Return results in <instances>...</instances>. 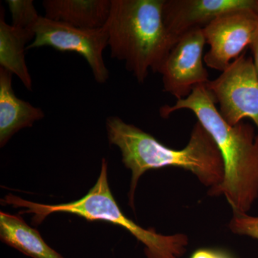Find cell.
I'll list each match as a JSON object with an SVG mask.
<instances>
[{"label": "cell", "mask_w": 258, "mask_h": 258, "mask_svg": "<svg viewBox=\"0 0 258 258\" xmlns=\"http://www.w3.org/2000/svg\"><path fill=\"white\" fill-rule=\"evenodd\" d=\"M189 110L215 141L223 159L221 184L208 190L210 196L224 195L233 213L247 214L258 199V134L249 123L230 125L220 115L206 85L194 88L187 98L174 106H164V118L178 110Z\"/></svg>", "instance_id": "1"}, {"label": "cell", "mask_w": 258, "mask_h": 258, "mask_svg": "<svg viewBox=\"0 0 258 258\" xmlns=\"http://www.w3.org/2000/svg\"><path fill=\"white\" fill-rule=\"evenodd\" d=\"M106 131L111 145L119 148L122 161L132 170L129 205L134 210V196L139 178L146 171L167 166L181 168L196 176L205 186H218L225 176L223 159L210 134L198 121L191 131L189 143L181 150L160 143L151 134L120 117L107 118Z\"/></svg>", "instance_id": "2"}, {"label": "cell", "mask_w": 258, "mask_h": 258, "mask_svg": "<svg viewBox=\"0 0 258 258\" xmlns=\"http://www.w3.org/2000/svg\"><path fill=\"white\" fill-rule=\"evenodd\" d=\"M164 0H111L105 28L111 56L125 62L139 83L159 69L176 42L168 33Z\"/></svg>", "instance_id": "3"}, {"label": "cell", "mask_w": 258, "mask_h": 258, "mask_svg": "<svg viewBox=\"0 0 258 258\" xmlns=\"http://www.w3.org/2000/svg\"><path fill=\"white\" fill-rule=\"evenodd\" d=\"M108 164L105 159L102 160L101 174L96 184L86 196L77 201L60 205H41L26 201L13 195L6 196L3 203L15 208H25L23 213L33 214L32 222L41 223L45 217L52 213L64 212L83 217L88 221L110 222L118 225L132 234L145 246L147 258H181L189 244L187 235L177 233L163 235L157 233L154 228L144 229L122 212L112 195L107 176Z\"/></svg>", "instance_id": "4"}, {"label": "cell", "mask_w": 258, "mask_h": 258, "mask_svg": "<svg viewBox=\"0 0 258 258\" xmlns=\"http://www.w3.org/2000/svg\"><path fill=\"white\" fill-rule=\"evenodd\" d=\"M206 86L228 124L235 125L249 118L258 130V76L252 57L242 53Z\"/></svg>", "instance_id": "5"}, {"label": "cell", "mask_w": 258, "mask_h": 258, "mask_svg": "<svg viewBox=\"0 0 258 258\" xmlns=\"http://www.w3.org/2000/svg\"><path fill=\"white\" fill-rule=\"evenodd\" d=\"M35 36L27 50L49 46L60 52H77L89 64L94 79L99 84L109 79V71L103 60V51L108 46L106 28L83 30L40 17L35 25Z\"/></svg>", "instance_id": "6"}, {"label": "cell", "mask_w": 258, "mask_h": 258, "mask_svg": "<svg viewBox=\"0 0 258 258\" xmlns=\"http://www.w3.org/2000/svg\"><path fill=\"white\" fill-rule=\"evenodd\" d=\"M205 44L203 29L187 32L180 37L159 69L164 91L177 101L187 98L196 86L210 81L204 64Z\"/></svg>", "instance_id": "7"}, {"label": "cell", "mask_w": 258, "mask_h": 258, "mask_svg": "<svg viewBox=\"0 0 258 258\" xmlns=\"http://www.w3.org/2000/svg\"><path fill=\"white\" fill-rule=\"evenodd\" d=\"M258 29V12L242 10L220 17L203 28L210 50L204 56L208 67L223 72L250 46Z\"/></svg>", "instance_id": "8"}, {"label": "cell", "mask_w": 258, "mask_h": 258, "mask_svg": "<svg viewBox=\"0 0 258 258\" xmlns=\"http://www.w3.org/2000/svg\"><path fill=\"white\" fill-rule=\"evenodd\" d=\"M258 12V0H164L163 21L176 42L191 30L203 29L233 12Z\"/></svg>", "instance_id": "9"}, {"label": "cell", "mask_w": 258, "mask_h": 258, "mask_svg": "<svg viewBox=\"0 0 258 258\" xmlns=\"http://www.w3.org/2000/svg\"><path fill=\"white\" fill-rule=\"evenodd\" d=\"M13 74L0 68V147L21 129L32 127L37 120L45 117L41 108L23 101L15 95Z\"/></svg>", "instance_id": "10"}, {"label": "cell", "mask_w": 258, "mask_h": 258, "mask_svg": "<svg viewBox=\"0 0 258 258\" xmlns=\"http://www.w3.org/2000/svg\"><path fill=\"white\" fill-rule=\"evenodd\" d=\"M45 18L83 30L104 28L111 0H45Z\"/></svg>", "instance_id": "11"}, {"label": "cell", "mask_w": 258, "mask_h": 258, "mask_svg": "<svg viewBox=\"0 0 258 258\" xmlns=\"http://www.w3.org/2000/svg\"><path fill=\"white\" fill-rule=\"evenodd\" d=\"M0 16V68L16 75L25 88L32 91V80L25 60V50L35 35L8 25L4 10H1Z\"/></svg>", "instance_id": "12"}, {"label": "cell", "mask_w": 258, "mask_h": 258, "mask_svg": "<svg viewBox=\"0 0 258 258\" xmlns=\"http://www.w3.org/2000/svg\"><path fill=\"white\" fill-rule=\"evenodd\" d=\"M0 238L32 258H64L44 241L38 231L32 228L21 217L1 212Z\"/></svg>", "instance_id": "13"}, {"label": "cell", "mask_w": 258, "mask_h": 258, "mask_svg": "<svg viewBox=\"0 0 258 258\" xmlns=\"http://www.w3.org/2000/svg\"><path fill=\"white\" fill-rule=\"evenodd\" d=\"M15 28L35 33V25L40 19L33 0H7Z\"/></svg>", "instance_id": "14"}, {"label": "cell", "mask_w": 258, "mask_h": 258, "mask_svg": "<svg viewBox=\"0 0 258 258\" xmlns=\"http://www.w3.org/2000/svg\"><path fill=\"white\" fill-rule=\"evenodd\" d=\"M229 228L234 234L248 236L258 240V217L233 213Z\"/></svg>", "instance_id": "15"}, {"label": "cell", "mask_w": 258, "mask_h": 258, "mask_svg": "<svg viewBox=\"0 0 258 258\" xmlns=\"http://www.w3.org/2000/svg\"><path fill=\"white\" fill-rule=\"evenodd\" d=\"M190 258H232L227 252L212 249H199Z\"/></svg>", "instance_id": "16"}, {"label": "cell", "mask_w": 258, "mask_h": 258, "mask_svg": "<svg viewBox=\"0 0 258 258\" xmlns=\"http://www.w3.org/2000/svg\"><path fill=\"white\" fill-rule=\"evenodd\" d=\"M249 47H251V50H252V55H253L252 60H253L254 69H255L258 76V29L255 35H254L253 40H252Z\"/></svg>", "instance_id": "17"}]
</instances>
